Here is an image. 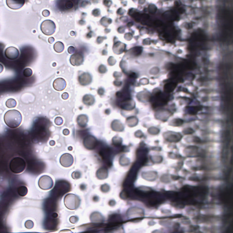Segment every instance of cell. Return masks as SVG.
<instances>
[{"label":"cell","mask_w":233,"mask_h":233,"mask_svg":"<svg viewBox=\"0 0 233 233\" xmlns=\"http://www.w3.org/2000/svg\"><path fill=\"white\" fill-rule=\"evenodd\" d=\"M4 120L8 127L11 128H17L21 124L22 116L19 111L11 110L5 114Z\"/></svg>","instance_id":"1"},{"label":"cell","mask_w":233,"mask_h":233,"mask_svg":"<svg viewBox=\"0 0 233 233\" xmlns=\"http://www.w3.org/2000/svg\"><path fill=\"white\" fill-rule=\"evenodd\" d=\"M26 167L25 161L20 157L13 158L10 163V170L16 174L21 173L24 171Z\"/></svg>","instance_id":"2"},{"label":"cell","mask_w":233,"mask_h":233,"mask_svg":"<svg viewBox=\"0 0 233 233\" xmlns=\"http://www.w3.org/2000/svg\"><path fill=\"white\" fill-rule=\"evenodd\" d=\"M55 25L52 21L46 20L42 23L41 29L42 32L46 35H50L53 34L55 30Z\"/></svg>","instance_id":"3"},{"label":"cell","mask_w":233,"mask_h":233,"mask_svg":"<svg viewBox=\"0 0 233 233\" xmlns=\"http://www.w3.org/2000/svg\"><path fill=\"white\" fill-rule=\"evenodd\" d=\"M168 102V96L162 93H158L152 99V104L154 107L163 106Z\"/></svg>","instance_id":"4"},{"label":"cell","mask_w":233,"mask_h":233,"mask_svg":"<svg viewBox=\"0 0 233 233\" xmlns=\"http://www.w3.org/2000/svg\"><path fill=\"white\" fill-rule=\"evenodd\" d=\"M52 180L48 176H43L40 178L38 181L39 186L44 190L51 189L52 187Z\"/></svg>","instance_id":"5"},{"label":"cell","mask_w":233,"mask_h":233,"mask_svg":"<svg viewBox=\"0 0 233 233\" xmlns=\"http://www.w3.org/2000/svg\"><path fill=\"white\" fill-rule=\"evenodd\" d=\"M5 54L7 58L11 60H15L18 58L19 52L17 48L11 46L6 49L5 52Z\"/></svg>","instance_id":"6"},{"label":"cell","mask_w":233,"mask_h":233,"mask_svg":"<svg viewBox=\"0 0 233 233\" xmlns=\"http://www.w3.org/2000/svg\"><path fill=\"white\" fill-rule=\"evenodd\" d=\"M25 3V1H14L12 0L7 1V4L8 7L14 10H17L23 7Z\"/></svg>","instance_id":"7"},{"label":"cell","mask_w":233,"mask_h":233,"mask_svg":"<svg viewBox=\"0 0 233 233\" xmlns=\"http://www.w3.org/2000/svg\"><path fill=\"white\" fill-rule=\"evenodd\" d=\"M176 86H177L176 83L173 82L168 83L165 85L164 87V90L166 93H171L175 89Z\"/></svg>","instance_id":"8"},{"label":"cell","mask_w":233,"mask_h":233,"mask_svg":"<svg viewBox=\"0 0 233 233\" xmlns=\"http://www.w3.org/2000/svg\"><path fill=\"white\" fill-rule=\"evenodd\" d=\"M17 102L13 98H10L6 102V104L7 107L9 108H13L17 106Z\"/></svg>","instance_id":"9"},{"label":"cell","mask_w":233,"mask_h":233,"mask_svg":"<svg viewBox=\"0 0 233 233\" xmlns=\"http://www.w3.org/2000/svg\"><path fill=\"white\" fill-rule=\"evenodd\" d=\"M28 192V189L27 187L24 186H21L18 189V194L21 196H24L27 195Z\"/></svg>","instance_id":"10"},{"label":"cell","mask_w":233,"mask_h":233,"mask_svg":"<svg viewBox=\"0 0 233 233\" xmlns=\"http://www.w3.org/2000/svg\"><path fill=\"white\" fill-rule=\"evenodd\" d=\"M23 75L26 77H29L32 75V70L30 68H26L23 72Z\"/></svg>","instance_id":"11"},{"label":"cell","mask_w":233,"mask_h":233,"mask_svg":"<svg viewBox=\"0 0 233 233\" xmlns=\"http://www.w3.org/2000/svg\"><path fill=\"white\" fill-rule=\"evenodd\" d=\"M33 226H34V223L31 220H28L26 222L25 226L28 229H32Z\"/></svg>","instance_id":"12"},{"label":"cell","mask_w":233,"mask_h":233,"mask_svg":"<svg viewBox=\"0 0 233 233\" xmlns=\"http://www.w3.org/2000/svg\"><path fill=\"white\" fill-rule=\"evenodd\" d=\"M66 4H65V8L66 9H72V8H73V7H74V3H73V1H66Z\"/></svg>","instance_id":"13"},{"label":"cell","mask_w":233,"mask_h":233,"mask_svg":"<svg viewBox=\"0 0 233 233\" xmlns=\"http://www.w3.org/2000/svg\"><path fill=\"white\" fill-rule=\"evenodd\" d=\"M49 14H50V13H49V12L48 11H47V10H45V11H44L43 12H42V14H43V15L45 16V17H48V16L49 15Z\"/></svg>","instance_id":"14"},{"label":"cell","mask_w":233,"mask_h":233,"mask_svg":"<svg viewBox=\"0 0 233 233\" xmlns=\"http://www.w3.org/2000/svg\"><path fill=\"white\" fill-rule=\"evenodd\" d=\"M4 67L2 65L0 64V73H1L3 71Z\"/></svg>","instance_id":"15"}]
</instances>
